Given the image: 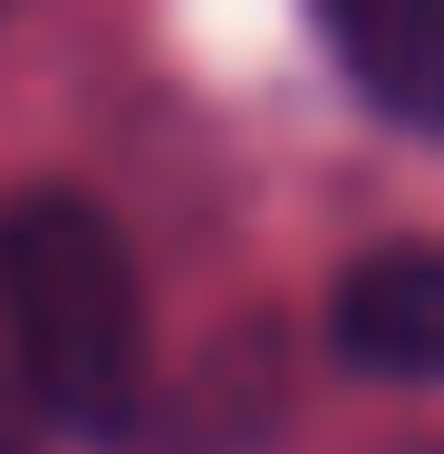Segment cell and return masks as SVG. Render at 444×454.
I'll return each instance as SVG.
<instances>
[{"mask_svg": "<svg viewBox=\"0 0 444 454\" xmlns=\"http://www.w3.org/2000/svg\"><path fill=\"white\" fill-rule=\"evenodd\" d=\"M319 39L367 116L444 145V0H329Z\"/></svg>", "mask_w": 444, "mask_h": 454, "instance_id": "3957f363", "label": "cell"}, {"mask_svg": "<svg viewBox=\"0 0 444 454\" xmlns=\"http://www.w3.org/2000/svg\"><path fill=\"white\" fill-rule=\"evenodd\" d=\"M0 454H19V445H10V416H0Z\"/></svg>", "mask_w": 444, "mask_h": 454, "instance_id": "277c9868", "label": "cell"}, {"mask_svg": "<svg viewBox=\"0 0 444 454\" xmlns=\"http://www.w3.org/2000/svg\"><path fill=\"white\" fill-rule=\"evenodd\" d=\"M0 329L19 387L68 435H126L145 406V280L116 213L29 184L0 203Z\"/></svg>", "mask_w": 444, "mask_h": 454, "instance_id": "6da1fadb", "label": "cell"}, {"mask_svg": "<svg viewBox=\"0 0 444 454\" xmlns=\"http://www.w3.org/2000/svg\"><path fill=\"white\" fill-rule=\"evenodd\" d=\"M329 348L386 387H444V242H377L329 290Z\"/></svg>", "mask_w": 444, "mask_h": 454, "instance_id": "7a4b0ae2", "label": "cell"}]
</instances>
